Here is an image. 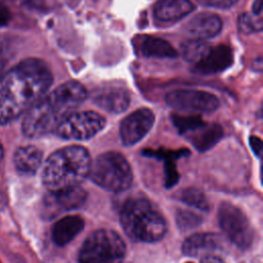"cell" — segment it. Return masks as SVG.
<instances>
[{"mask_svg": "<svg viewBox=\"0 0 263 263\" xmlns=\"http://www.w3.org/2000/svg\"><path fill=\"white\" fill-rule=\"evenodd\" d=\"M211 46L201 39L187 40L181 45L183 58L193 65L198 64L211 50Z\"/></svg>", "mask_w": 263, "mask_h": 263, "instance_id": "obj_20", "label": "cell"}, {"mask_svg": "<svg viewBox=\"0 0 263 263\" xmlns=\"http://www.w3.org/2000/svg\"><path fill=\"white\" fill-rule=\"evenodd\" d=\"M91 159L82 146H67L54 151L42 170V183L50 191L78 187L88 177Z\"/></svg>", "mask_w": 263, "mask_h": 263, "instance_id": "obj_3", "label": "cell"}, {"mask_svg": "<svg viewBox=\"0 0 263 263\" xmlns=\"http://www.w3.org/2000/svg\"><path fill=\"white\" fill-rule=\"evenodd\" d=\"M239 29L245 33L260 31L262 29L261 15L245 13L239 16Z\"/></svg>", "mask_w": 263, "mask_h": 263, "instance_id": "obj_22", "label": "cell"}, {"mask_svg": "<svg viewBox=\"0 0 263 263\" xmlns=\"http://www.w3.org/2000/svg\"><path fill=\"white\" fill-rule=\"evenodd\" d=\"M86 196L85 190L79 186L61 191H49L43 200V215L51 219L60 213L79 209L85 202Z\"/></svg>", "mask_w": 263, "mask_h": 263, "instance_id": "obj_10", "label": "cell"}, {"mask_svg": "<svg viewBox=\"0 0 263 263\" xmlns=\"http://www.w3.org/2000/svg\"><path fill=\"white\" fill-rule=\"evenodd\" d=\"M141 51L146 57L175 58L178 55L177 51L167 41L154 37H148L143 41Z\"/></svg>", "mask_w": 263, "mask_h": 263, "instance_id": "obj_19", "label": "cell"}, {"mask_svg": "<svg viewBox=\"0 0 263 263\" xmlns=\"http://www.w3.org/2000/svg\"><path fill=\"white\" fill-rule=\"evenodd\" d=\"M83 227L84 222L81 217L74 215L66 216L54 223L51 231L52 240L59 247L66 246L79 234Z\"/></svg>", "mask_w": 263, "mask_h": 263, "instance_id": "obj_15", "label": "cell"}, {"mask_svg": "<svg viewBox=\"0 0 263 263\" xmlns=\"http://www.w3.org/2000/svg\"><path fill=\"white\" fill-rule=\"evenodd\" d=\"M201 218L189 211H180L177 215V224L181 229H189L197 226Z\"/></svg>", "mask_w": 263, "mask_h": 263, "instance_id": "obj_23", "label": "cell"}, {"mask_svg": "<svg viewBox=\"0 0 263 263\" xmlns=\"http://www.w3.org/2000/svg\"><path fill=\"white\" fill-rule=\"evenodd\" d=\"M125 252V243L118 233L100 229L83 242L78 263H123Z\"/></svg>", "mask_w": 263, "mask_h": 263, "instance_id": "obj_6", "label": "cell"}, {"mask_svg": "<svg viewBox=\"0 0 263 263\" xmlns=\"http://www.w3.org/2000/svg\"><path fill=\"white\" fill-rule=\"evenodd\" d=\"M194 9L190 0H158L153 7L154 17L160 22H176Z\"/></svg>", "mask_w": 263, "mask_h": 263, "instance_id": "obj_13", "label": "cell"}, {"mask_svg": "<svg viewBox=\"0 0 263 263\" xmlns=\"http://www.w3.org/2000/svg\"><path fill=\"white\" fill-rule=\"evenodd\" d=\"M3 155H4V150H3V147H2V145H1V143H0V161H1L2 158H3Z\"/></svg>", "mask_w": 263, "mask_h": 263, "instance_id": "obj_29", "label": "cell"}, {"mask_svg": "<svg viewBox=\"0 0 263 263\" xmlns=\"http://www.w3.org/2000/svg\"><path fill=\"white\" fill-rule=\"evenodd\" d=\"M198 3L216 8H228L232 6L237 0H196Z\"/></svg>", "mask_w": 263, "mask_h": 263, "instance_id": "obj_24", "label": "cell"}, {"mask_svg": "<svg viewBox=\"0 0 263 263\" xmlns=\"http://www.w3.org/2000/svg\"><path fill=\"white\" fill-rule=\"evenodd\" d=\"M7 60V49L4 40L0 37V72L4 68Z\"/></svg>", "mask_w": 263, "mask_h": 263, "instance_id": "obj_25", "label": "cell"}, {"mask_svg": "<svg viewBox=\"0 0 263 263\" xmlns=\"http://www.w3.org/2000/svg\"><path fill=\"white\" fill-rule=\"evenodd\" d=\"M261 11H262V0H255L252 7V13L255 15H261Z\"/></svg>", "mask_w": 263, "mask_h": 263, "instance_id": "obj_27", "label": "cell"}, {"mask_svg": "<svg viewBox=\"0 0 263 263\" xmlns=\"http://www.w3.org/2000/svg\"><path fill=\"white\" fill-rule=\"evenodd\" d=\"M93 101L96 105L108 112L120 113L128 107L129 96L121 88L105 89L98 93Z\"/></svg>", "mask_w": 263, "mask_h": 263, "instance_id": "obj_18", "label": "cell"}, {"mask_svg": "<svg viewBox=\"0 0 263 263\" xmlns=\"http://www.w3.org/2000/svg\"><path fill=\"white\" fill-rule=\"evenodd\" d=\"M218 221L224 234L236 247L247 249L252 245L254 231L240 209L230 202H223L218 211Z\"/></svg>", "mask_w": 263, "mask_h": 263, "instance_id": "obj_7", "label": "cell"}, {"mask_svg": "<svg viewBox=\"0 0 263 263\" xmlns=\"http://www.w3.org/2000/svg\"><path fill=\"white\" fill-rule=\"evenodd\" d=\"M220 237L214 233H195L189 236L182 246V251L187 256L196 257L214 252L220 248Z\"/></svg>", "mask_w": 263, "mask_h": 263, "instance_id": "obj_17", "label": "cell"}, {"mask_svg": "<svg viewBox=\"0 0 263 263\" xmlns=\"http://www.w3.org/2000/svg\"><path fill=\"white\" fill-rule=\"evenodd\" d=\"M52 74L47 64L25 59L0 77V125L27 113L49 89Z\"/></svg>", "mask_w": 263, "mask_h": 263, "instance_id": "obj_1", "label": "cell"}, {"mask_svg": "<svg viewBox=\"0 0 263 263\" xmlns=\"http://www.w3.org/2000/svg\"><path fill=\"white\" fill-rule=\"evenodd\" d=\"M89 179L110 192H122L133 183V173L125 157L114 151L99 155L90 164Z\"/></svg>", "mask_w": 263, "mask_h": 263, "instance_id": "obj_5", "label": "cell"}, {"mask_svg": "<svg viewBox=\"0 0 263 263\" xmlns=\"http://www.w3.org/2000/svg\"><path fill=\"white\" fill-rule=\"evenodd\" d=\"M200 263H224L220 258L215 256H206L204 257Z\"/></svg>", "mask_w": 263, "mask_h": 263, "instance_id": "obj_28", "label": "cell"}, {"mask_svg": "<svg viewBox=\"0 0 263 263\" xmlns=\"http://www.w3.org/2000/svg\"><path fill=\"white\" fill-rule=\"evenodd\" d=\"M185 31L197 39L211 38L218 35L222 29V20L219 15L201 12L194 15L184 27Z\"/></svg>", "mask_w": 263, "mask_h": 263, "instance_id": "obj_12", "label": "cell"}, {"mask_svg": "<svg viewBox=\"0 0 263 263\" xmlns=\"http://www.w3.org/2000/svg\"><path fill=\"white\" fill-rule=\"evenodd\" d=\"M165 102L174 109L190 113H211L219 107V100L215 95L196 89L170 91Z\"/></svg>", "mask_w": 263, "mask_h": 263, "instance_id": "obj_9", "label": "cell"}, {"mask_svg": "<svg viewBox=\"0 0 263 263\" xmlns=\"http://www.w3.org/2000/svg\"><path fill=\"white\" fill-rule=\"evenodd\" d=\"M181 201L198 208L200 210H206L208 209V202L205 197L203 196V194L201 192H199L198 190H194V189H186L183 190L182 192L179 193V197H178Z\"/></svg>", "mask_w": 263, "mask_h": 263, "instance_id": "obj_21", "label": "cell"}, {"mask_svg": "<svg viewBox=\"0 0 263 263\" xmlns=\"http://www.w3.org/2000/svg\"><path fill=\"white\" fill-rule=\"evenodd\" d=\"M251 146H252L253 150L256 152V154L259 155L260 151H261V148H262L261 140L259 138H256V137L251 138Z\"/></svg>", "mask_w": 263, "mask_h": 263, "instance_id": "obj_26", "label": "cell"}, {"mask_svg": "<svg viewBox=\"0 0 263 263\" xmlns=\"http://www.w3.org/2000/svg\"><path fill=\"white\" fill-rule=\"evenodd\" d=\"M154 114L148 108H141L125 117L119 128L120 140L124 146H133L141 141L154 123Z\"/></svg>", "mask_w": 263, "mask_h": 263, "instance_id": "obj_11", "label": "cell"}, {"mask_svg": "<svg viewBox=\"0 0 263 263\" xmlns=\"http://www.w3.org/2000/svg\"><path fill=\"white\" fill-rule=\"evenodd\" d=\"M120 224L130 239L141 242H156L167 229L160 211L146 198L127 200L120 212Z\"/></svg>", "mask_w": 263, "mask_h": 263, "instance_id": "obj_4", "label": "cell"}, {"mask_svg": "<svg viewBox=\"0 0 263 263\" xmlns=\"http://www.w3.org/2000/svg\"><path fill=\"white\" fill-rule=\"evenodd\" d=\"M42 151L32 145L18 147L13 155L15 170L25 176L34 175L42 163Z\"/></svg>", "mask_w": 263, "mask_h": 263, "instance_id": "obj_14", "label": "cell"}, {"mask_svg": "<svg viewBox=\"0 0 263 263\" xmlns=\"http://www.w3.org/2000/svg\"><path fill=\"white\" fill-rule=\"evenodd\" d=\"M87 92L78 81H67L44 95L25 115L22 130L28 138L52 133L85 101Z\"/></svg>", "mask_w": 263, "mask_h": 263, "instance_id": "obj_2", "label": "cell"}, {"mask_svg": "<svg viewBox=\"0 0 263 263\" xmlns=\"http://www.w3.org/2000/svg\"><path fill=\"white\" fill-rule=\"evenodd\" d=\"M232 61V53L229 47L220 45L218 47H212L209 53L196 65L194 68L197 72L209 74L227 68Z\"/></svg>", "mask_w": 263, "mask_h": 263, "instance_id": "obj_16", "label": "cell"}, {"mask_svg": "<svg viewBox=\"0 0 263 263\" xmlns=\"http://www.w3.org/2000/svg\"><path fill=\"white\" fill-rule=\"evenodd\" d=\"M105 117L93 111H76L66 117L54 133L65 140L82 141L92 138L105 126Z\"/></svg>", "mask_w": 263, "mask_h": 263, "instance_id": "obj_8", "label": "cell"}]
</instances>
